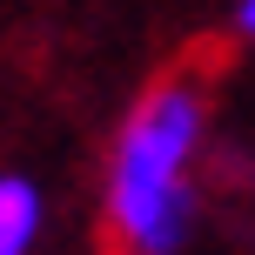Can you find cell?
Masks as SVG:
<instances>
[{
	"instance_id": "1",
	"label": "cell",
	"mask_w": 255,
	"mask_h": 255,
	"mask_svg": "<svg viewBox=\"0 0 255 255\" xmlns=\"http://www.w3.org/2000/svg\"><path fill=\"white\" fill-rule=\"evenodd\" d=\"M202 141V101L195 88H154L128 115L115 168H108V215H115L128 255H175L188 235V154Z\"/></svg>"
},
{
	"instance_id": "2",
	"label": "cell",
	"mask_w": 255,
	"mask_h": 255,
	"mask_svg": "<svg viewBox=\"0 0 255 255\" xmlns=\"http://www.w3.org/2000/svg\"><path fill=\"white\" fill-rule=\"evenodd\" d=\"M34 235H40V195H34V181L0 175V255H27Z\"/></svg>"
},
{
	"instance_id": "3",
	"label": "cell",
	"mask_w": 255,
	"mask_h": 255,
	"mask_svg": "<svg viewBox=\"0 0 255 255\" xmlns=\"http://www.w3.org/2000/svg\"><path fill=\"white\" fill-rule=\"evenodd\" d=\"M235 20H242V34H255V0H242V7H235Z\"/></svg>"
}]
</instances>
